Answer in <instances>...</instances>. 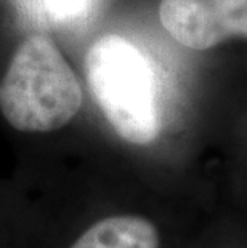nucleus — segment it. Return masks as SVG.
I'll return each mask as SVG.
<instances>
[{"label":"nucleus","mask_w":247,"mask_h":248,"mask_svg":"<svg viewBox=\"0 0 247 248\" xmlns=\"http://www.w3.org/2000/svg\"><path fill=\"white\" fill-rule=\"evenodd\" d=\"M85 78L92 96L120 138L151 144L161 133L159 90L149 58L132 42L108 34L85 55Z\"/></svg>","instance_id":"f257e3e1"},{"label":"nucleus","mask_w":247,"mask_h":248,"mask_svg":"<svg viewBox=\"0 0 247 248\" xmlns=\"http://www.w3.org/2000/svg\"><path fill=\"white\" fill-rule=\"evenodd\" d=\"M82 88L69 62L47 35L21 44L0 82V112L19 131L47 133L67 125L82 106Z\"/></svg>","instance_id":"f03ea898"},{"label":"nucleus","mask_w":247,"mask_h":248,"mask_svg":"<svg viewBox=\"0 0 247 248\" xmlns=\"http://www.w3.org/2000/svg\"><path fill=\"white\" fill-rule=\"evenodd\" d=\"M159 19L178 44L198 51L247 39V0H162Z\"/></svg>","instance_id":"7ed1b4c3"},{"label":"nucleus","mask_w":247,"mask_h":248,"mask_svg":"<svg viewBox=\"0 0 247 248\" xmlns=\"http://www.w3.org/2000/svg\"><path fill=\"white\" fill-rule=\"evenodd\" d=\"M71 248H161V239L149 219L117 215L90 226Z\"/></svg>","instance_id":"20e7f679"},{"label":"nucleus","mask_w":247,"mask_h":248,"mask_svg":"<svg viewBox=\"0 0 247 248\" xmlns=\"http://www.w3.org/2000/svg\"><path fill=\"white\" fill-rule=\"evenodd\" d=\"M90 0H49V8L58 18L76 16L87 7Z\"/></svg>","instance_id":"39448f33"}]
</instances>
